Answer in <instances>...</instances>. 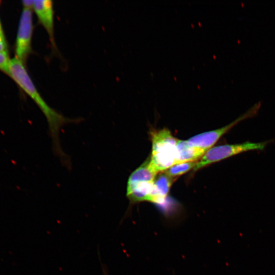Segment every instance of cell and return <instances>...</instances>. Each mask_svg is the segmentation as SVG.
<instances>
[{
    "label": "cell",
    "mask_w": 275,
    "mask_h": 275,
    "mask_svg": "<svg viewBox=\"0 0 275 275\" xmlns=\"http://www.w3.org/2000/svg\"><path fill=\"white\" fill-rule=\"evenodd\" d=\"M8 74L35 102L46 119L55 153L62 158L66 157L60 146L59 135L66 124L79 122V119H70L59 113L50 107L38 92L26 70L25 64L16 57L11 59Z\"/></svg>",
    "instance_id": "6da1fadb"
},
{
    "label": "cell",
    "mask_w": 275,
    "mask_h": 275,
    "mask_svg": "<svg viewBox=\"0 0 275 275\" xmlns=\"http://www.w3.org/2000/svg\"><path fill=\"white\" fill-rule=\"evenodd\" d=\"M151 135L152 147L149 166L154 172L158 173L175 164L178 139L165 128L152 131Z\"/></svg>",
    "instance_id": "7a4b0ae2"
},
{
    "label": "cell",
    "mask_w": 275,
    "mask_h": 275,
    "mask_svg": "<svg viewBox=\"0 0 275 275\" xmlns=\"http://www.w3.org/2000/svg\"><path fill=\"white\" fill-rule=\"evenodd\" d=\"M269 141L259 143L246 142L240 144H227L211 148L197 161L193 171L208 164L219 161L240 153L254 150H263Z\"/></svg>",
    "instance_id": "3957f363"
},
{
    "label": "cell",
    "mask_w": 275,
    "mask_h": 275,
    "mask_svg": "<svg viewBox=\"0 0 275 275\" xmlns=\"http://www.w3.org/2000/svg\"><path fill=\"white\" fill-rule=\"evenodd\" d=\"M33 32L32 9L23 8L19 19L16 39L15 57L24 64L32 51Z\"/></svg>",
    "instance_id": "277c9868"
},
{
    "label": "cell",
    "mask_w": 275,
    "mask_h": 275,
    "mask_svg": "<svg viewBox=\"0 0 275 275\" xmlns=\"http://www.w3.org/2000/svg\"><path fill=\"white\" fill-rule=\"evenodd\" d=\"M260 106L261 103L258 102L246 113L226 126L216 130L207 131L196 135L186 141L192 146L207 151L212 148V146L224 134L240 122L255 116L257 113Z\"/></svg>",
    "instance_id": "5b68a950"
},
{
    "label": "cell",
    "mask_w": 275,
    "mask_h": 275,
    "mask_svg": "<svg viewBox=\"0 0 275 275\" xmlns=\"http://www.w3.org/2000/svg\"><path fill=\"white\" fill-rule=\"evenodd\" d=\"M33 9L38 21L47 33L52 47L56 49L53 2L50 0L34 1Z\"/></svg>",
    "instance_id": "8992f818"
},
{
    "label": "cell",
    "mask_w": 275,
    "mask_h": 275,
    "mask_svg": "<svg viewBox=\"0 0 275 275\" xmlns=\"http://www.w3.org/2000/svg\"><path fill=\"white\" fill-rule=\"evenodd\" d=\"M206 151L204 149L190 145L186 140H178L176 144L175 164L197 161Z\"/></svg>",
    "instance_id": "52a82bcc"
},
{
    "label": "cell",
    "mask_w": 275,
    "mask_h": 275,
    "mask_svg": "<svg viewBox=\"0 0 275 275\" xmlns=\"http://www.w3.org/2000/svg\"><path fill=\"white\" fill-rule=\"evenodd\" d=\"M149 166V159L144 162L130 175L127 183L152 182L157 175Z\"/></svg>",
    "instance_id": "ba28073f"
},
{
    "label": "cell",
    "mask_w": 275,
    "mask_h": 275,
    "mask_svg": "<svg viewBox=\"0 0 275 275\" xmlns=\"http://www.w3.org/2000/svg\"><path fill=\"white\" fill-rule=\"evenodd\" d=\"M176 178H172L164 172L160 173L154 180V185L157 193L164 203L168 195L170 188Z\"/></svg>",
    "instance_id": "9c48e42d"
},
{
    "label": "cell",
    "mask_w": 275,
    "mask_h": 275,
    "mask_svg": "<svg viewBox=\"0 0 275 275\" xmlns=\"http://www.w3.org/2000/svg\"><path fill=\"white\" fill-rule=\"evenodd\" d=\"M198 161V160L177 163L163 172L169 176L176 178L177 176L181 175L191 169H193Z\"/></svg>",
    "instance_id": "30bf717a"
},
{
    "label": "cell",
    "mask_w": 275,
    "mask_h": 275,
    "mask_svg": "<svg viewBox=\"0 0 275 275\" xmlns=\"http://www.w3.org/2000/svg\"><path fill=\"white\" fill-rule=\"evenodd\" d=\"M11 59L7 51L0 52V70L8 74Z\"/></svg>",
    "instance_id": "8fae6325"
},
{
    "label": "cell",
    "mask_w": 275,
    "mask_h": 275,
    "mask_svg": "<svg viewBox=\"0 0 275 275\" xmlns=\"http://www.w3.org/2000/svg\"><path fill=\"white\" fill-rule=\"evenodd\" d=\"M7 51V45L3 32H0V52Z\"/></svg>",
    "instance_id": "7c38bea8"
},
{
    "label": "cell",
    "mask_w": 275,
    "mask_h": 275,
    "mask_svg": "<svg viewBox=\"0 0 275 275\" xmlns=\"http://www.w3.org/2000/svg\"><path fill=\"white\" fill-rule=\"evenodd\" d=\"M22 3L24 8H28L30 9H33L34 1H22Z\"/></svg>",
    "instance_id": "4fadbf2b"
},
{
    "label": "cell",
    "mask_w": 275,
    "mask_h": 275,
    "mask_svg": "<svg viewBox=\"0 0 275 275\" xmlns=\"http://www.w3.org/2000/svg\"><path fill=\"white\" fill-rule=\"evenodd\" d=\"M102 272H103V275H108V273H107V270L106 269V268H105V267H103L102 268Z\"/></svg>",
    "instance_id": "5bb4252c"
},
{
    "label": "cell",
    "mask_w": 275,
    "mask_h": 275,
    "mask_svg": "<svg viewBox=\"0 0 275 275\" xmlns=\"http://www.w3.org/2000/svg\"><path fill=\"white\" fill-rule=\"evenodd\" d=\"M0 32H3V29H2V25H1V21H0Z\"/></svg>",
    "instance_id": "9a60e30c"
}]
</instances>
